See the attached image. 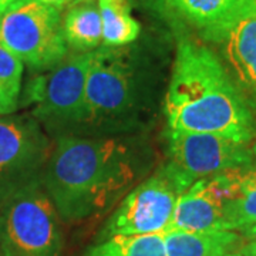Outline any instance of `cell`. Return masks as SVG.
Returning <instances> with one entry per match:
<instances>
[{"instance_id": "1", "label": "cell", "mask_w": 256, "mask_h": 256, "mask_svg": "<svg viewBox=\"0 0 256 256\" xmlns=\"http://www.w3.org/2000/svg\"><path fill=\"white\" fill-rule=\"evenodd\" d=\"M165 114L171 131L214 134L246 146L256 136L252 108L220 57L190 37L178 43Z\"/></svg>"}, {"instance_id": "2", "label": "cell", "mask_w": 256, "mask_h": 256, "mask_svg": "<svg viewBox=\"0 0 256 256\" xmlns=\"http://www.w3.org/2000/svg\"><path fill=\"white\" fill-rule=\"evenodd\" d=\"M134 180L128 148L112 138L60 137L44 171V191L66 222L107 208Z\"/></svg>"}, {"instance_id": "3", "label": "cell", "mask_w": 256, "mask_h": 256, "mask_svg": "<svg viewBox=\"0 0 256 256\" xmlns=\"http://www.w3.org/2000/svg\"><path fill=\"white\" fill-rule=\"evenodd\" d=\"M58 218L38 184L18 192L0 208L2 256H62Z\"/></svg>"}, {"instance_id": "4", "label": "cell", "mask_w": 256, "mask_h": 256, "mask_svg": "<svg viewBox=\"0 0 256 256\" xmlns=\"http://www.w3.org/2000/svg\"><path fill=\"white\" fill-rule=\"evenodd\" d=\"M0 42L33 70H48L68 53L57 8L18 0L0 14Z\"/></svg>"}, {"instance_id": "5", "label": "cell", "mask_w": 256, "mask_h": 256, "mask_svg": "<svg viewBox=\"0 0 256 256\" xmlns=\"http://www.w3.org/2000/svg\"><path fill=\"white\" fill-rule=\"evenodd\" d=\"M92 57V52L66 57L28 82L23 104L37 121L48 128L84 126L86 78Z\"/></svg>"}, {"instance_id": "6", "label": "cell", "mask_w": 256, "mask_h": 256, "mask_svg": "<svg viewBox=\"0 0 256 256\" xmlns=\"http://www.w3.org/2000/svg\"><path fill=\"white\" fill-rule=\"evenodd\" d=\"M191 185L172 164L161 166L121 201L106 225V238L165 234L176 202Z\"/></svg>"}, {"instance_id": "7", "label": "cell", "mask_w": 256, "mask_h": 256, "mask_svg": "<svg viewBox=\"0 0 256 256\" xmlns=\"http://www.w3.org/2000/svg\"><path fill=\"white\" fill-rule=\"evenodd\" d=\"M50 144L34 120L0 118V208L18 192L37 185Z\"/></svg>"}, {"instance_id": "8", "label": "cell", "mask_w": 256, "mask_h": 256, "mask_svg": "<svg viewBox=\"0 0 256 256\" xmlns=\"http://www.w3.org/2000/svg\"><path fill=\"white\" fill-rule=\"evenodd\" d=\"M170 164L181 171L192 184L205 176L238 168H250L252 150L228 138L168 130Z\"/></svg>"}, {"instance_id": "9", "label": "cell", "mask_w": 256, "mask_h": 256, "mask_svg": "<svg viewBox=\"0 0 256 256\" xmlns=\"http://www.w3.org/2000/svg\"><path fill=\"white\" fill-rule=\"evenodd\" d=\"M132 76L122 54L104 47L92 52L86 78V124L120 120L132 107Z\"/></svg>"}, {"instance_id": "10", "label": "cell", "mask_w": 256, "mask_h": 256, "mask_svg": "<svg viewBox=\"0 0 256 256\" xmlns=\"http://www.w3.org/2000/svg\"><path fill=\"white\" fill-rule=\"evenodd\" d=\"M178 28H188L205 42L222 44L240 18L256 12V0H150Z\"/></svg>"}, {"instance_id": "11", "label": "cell", "mask_w": 256, "mask_h": 256, "mask_svg": "<svg viewBox=\"0 0 256 256\" xmlns=\"http://www.w3.org/2000/svg\"><path fill=\"white\" fill-rule=\"evenodd\" d=\"M222 44L230 77L256 110V12L240 18Z\"/></svg>"}, {"instance_id": "12", "label": "cell", "mask_w": 256, "mask_h": 256, "mask_svg": "<svg viewBox=\"0 0 256 256\" xmlns=\"http://www.w3.org/2000/svg\"><path fill=\"white\" fill-rule=\"evenodd\" d=\"M164 242L166 256H225L240 244V236L234 230H171L164 234Z\"/></svg>"}, {"instance_id": "13", "label": "cell", "mask_w": 256, "mask_h": 256, "mask_svg": "<svg viewBox=\"0 0 256 256\" xmlns=\"http://www.w3.org/2000/svg\"><path fill=\"white\" fill-rule=\"evenodd\" d=\"M67 46L88 53L102 44V24L97 0H76L63 18Z\"/></svg>"}, {"instance_id": "14", "label": "cell", "mask_w": 256, "mask_h": 256, "mask_svg": "<svg viewBox=\"0 0 256 256\" xmlns=\"http://www.w3.org/2000/svg\"><path fill=\"white\" fill-rule=\"evenodd\" d=\"M102 24V46L121 47L132 43L141 26L131 13L130 0H97Z\"/></svg>"}, {"instance_id": "15", "label": "cell", "mask_w": 256, "mask_h": 256, "mask_svg": "<svg viewBox=\"0 0 256 256\" xmlns=\"http://www.w3.org/2000/svg\"><path fill=\"white\" fill-rule=\"evenodd\" d=\"M86 256H166L164 234L104 238L90 248Z\"/></svg>"}, {"instance_id": "16", "label": "cell", "mask_w": 256, "mask_h": 256, "mask_svg": "<svg viewBox=\"0 0 256 256\" xmlns=\"http://www.w3.org/2000/svg\"><path fill=\"white\" fill-rule=\"evenodd\" d=\"M225 218L230 230L256 225V168H248L242 178L238 195L229 202Z\"/></svg>"}, {"instance_id": "17", "label": "cell", "mask_w": 256, "mask_h": 256, "mask_svg": "<svg viewBox=\"0 0 256 256\" xmlns=\"http://www.w3.org/2000/svg\"><path fill=\"white\" fill-rule=\"evenodd\" d=\"M23 80V62L0 42V116L18 108Z\"/></svg>"}, {"instance_id": "18", "label": "cell", "mask_w": 256, "mask_h": 256, "mask_svg": "<svg viewBox=\"0 0 256 256\" xmlns=\"http://www.w3.org/2000/svg\"><path fill=\"white\" fill-rule=\"evenodd\" d=\"M242 256H256V239H250L248 244L240 248Z\"/></svg>"}, {"instance_id": "19", "label": "cell", "mask_w": 256, "mask_h": 256, "mask_svg": "<svg viewBox=\"0 0 256 256\" xmlns=\"http://www.w3.org/2000/svg\"><path fill=\"white\" fill-rule=\"evenodd\" d=\"M36 2H40V3H44V4H48V6H53V8H62V6H66L68 3H73L76 0H36Z\"/></svg>"}, {"instance_id": "20", "label": "cell", "mask_w": 256, "mask_h": 256, "mask_svg": "<svg viewBox=\"0 0 256 256\" xmlns=\"http://www.w3.org/2000/svg\"><path fill=\"white\" fill-rule=\"evenodd\" d=\"M239 232H240V235H242L244 238H248L249 240H250V239H256V225L248 226V228L242 229V230H239Z\"/></svg>"}, {"instance_id": "21", "label": "cell", "mask_w": 256, "mask_h": 256, "mask_svg": "<svg viewBox=\"0 0 256 256\" xmlns=\"http://www.w3.org/2000/svg\"><path fill=\"white\" fill-rule=\"evenodd\" d=\"M18 0H0V14L4 12V10H8L12 6V4H14Z\"/></svg>"}, {"instance_id": "22", "label": "cell", "mask_w": 256, "mask_h": 256, "mask_svg": "<svg viewBox=\"0 0 256 256\" xmlns=\"http://www.w3.org/2000/svg\"><path fill=\"white\" fill-rule=\"evenodd\" d=\"M252 154H254V156L256 158V142L254 144V146H252ZM255 168H256V165H255Z\"/></svg>"}, {"instance_id": "23", "label": "cell", "mask_w": 256, "mask_h": 256, "mask_svg": "<svg viewBox=\"0 0 256 256\" xmlns=\"http://www.w3.org/2000/svg\"><path fill=\"white\" fill-rule=\"evenodd\" d=\"M225 256H242L240 254H228V255H225Z\"/></svg>"}, {"instance_id": "24", "label": "cell", "mask_w": 256, "mask_h": 256, "mask_svg": "<svg viewBox=\"0 0 256 256\" xmlns=\"http://www.w3.org/2000/svg\"><path fill=\"white\" fill-rule=\"evenodd\" d=\"M0 256H2V250H0Z\"/></svg>"}]
</instances>
